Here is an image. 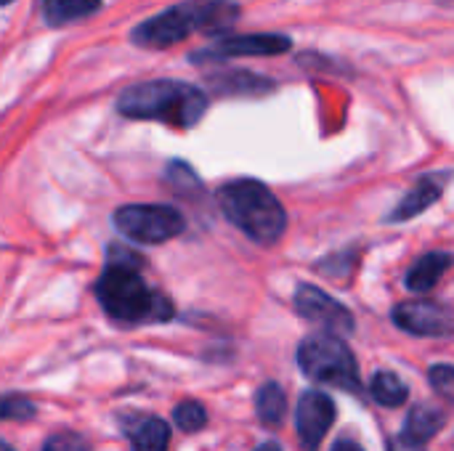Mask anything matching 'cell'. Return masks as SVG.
I'll list each match as a JSON object with an SVG mask.
<instances>
[{"label": "cell", "instance_id": "6da1fadb", "mask_svg": "<svg viewBox=\"0 0 454 451\" xmlns=\"http://www.w3.org/2000/svg\"><path fill=\"white\" fill-rule=\"evenodd\" d=\"M109 263L96 282V298L104 314L117 324H162L173 319L170 300L152 290L144 276V258L122 245H112L106 250Z\"/></svg>", "mask_w": 454, "mask_h": 451}, {"label": "cell", "instance_id": "7a4b0ae2", "mask_svg": "<svg viewBox=\"0 0 454 451\" xmlns=\"http://www.w3.org/2000/svg\"><path fill=\"white\" fill-rule=\"evenodd\" d=\"M239 19L234 0H186L141 21L133 29V43L141 48H170L192 32L221 35Z\"/></svg>", "mask_w": 454, "mask_h": 451}, {"label": "cell", "instance_id": "3957f363", "mask_svg": "<svg viewBox=\"0 0 454 451\" xmlns=\"http://www.w3.org/2000/svg\"><path fill=\"white\" fill-rule=\"evenodd\" d=\"M117 112L130 120H157L173 128H194L207 112V96L178 80H149L130 85L117 98Z\"/></svg>", "mask_w": 454, "mask_h": 451}, {"label": "cell", "instance_id": "277c9868", "mask_svg": "<svg viewBox=\"0 0 454 451\" xmlns=\"http://www.w3.org/2000/svg\"><path fill=\"white\" fill-rule=\"evenodd\" d=\"M218 205L231 226L258 245H277L287 229V213L269 186L253 178H237L218 189Z\"/></svg>", "mask_w": 454, "mask_h": 451}, {"label": "cell", "instance_id": "5b68a950", "mask_svg": "<svg viewBox=\"0 0 454 451\" xmlns=\"http://www.w3.org/2000/svg\"><path fill=\"white\" fill-rule=\"evenodd\" d=\"M301 372L319 383L340 391L359 388V364L354 351L335 335H311L298 346Z\"/></svg>", "mask_w": 454, "mask_h": 451}, {"label": "cell", "instance_id": "8992f818", "mask_svg": "<svg viewBox=\"0 0 454 451\" xmlns=\"http://www.w3.org/2000/svg\"><path fill=\"white\" fill-rule=\"evenodd\" d=\"M114 229L130 242L141 245H162L173 237L184 234L186 221L170 205H125L112 215Z\"/></svg>", "mask_w": 454, "mask_h": 451}, {"label": "cell", "instance_id": "52a82bcc", "mask_svg": "<svg viewBox=\"0 0 454 451\" xmlns=\"http://www.w3.org/2000/svg\"><path fill=\"white\" fill-rule=\"evenodd\" d=\"M293 48V40L287 35H229L215 40L213 45L192 53L194 64H205V61H223V58H237V56H279L285 51Z\"/></svg>", "mask_w": 454, "mask_h": 451}, {"label": "cell", "instance_id": "ba28073f", "mask_svg": "<svg viewBox=\"0 0 454 451\" xmlns=\"http://www.w3.org/2000/svg\"><path fill=\"white\" fill-rule=\"evenodd\" d=\"M391 319L399 330L418 335V338H450L454 330L452 308L436 300L399 303L391 311Z\"/></svg>", "mask_w": 454, "mask_h": 451}, {"label": "cell", "instance_id": "9c48e42d", "mask_svg": "<svg viewBox=\"0 0 454 451\" xmlns=\"http://www.w3.org/2000/svg\"><path fill=\"white\" fill-rule=\"evenodd\" d=\"M295 311L314 322V324H322L327 332H335V335H351L354 332V314L335 298H330L325 290L314 287V284H301L295 290Z\"/></svg>", "mask_w": 454, "mask_h": 451}, {"label": "cell", "instance_id": "30bf717a", "mask_svg": "<svg viewBox=\"0 0 454 451\" xmlns=\"http://www.w3.org/2000/svg\"><path fill=\"white\" fill-rule=\"evenodd\" d=\"M335 423V404L322 391H306L298 401L295 428L303 451H319L327 431Z\"/></svg>", "mask_w": 454, "mask_h": 451}, {"label": "cell", "instance_id": "8fae6325", "mask_svg": "<svg viewBox=\"0 0 454 451\" xmlns=\"http://www.w3.org/2000/svg\"><path fill=\"white\" fill-rule=\"evenodd\" d=\"M452 173L450 170H439V173H426L420 175V181L404 194V199L388 213V223H404L410 218H418L420 213H426L434 202L442 199L447 183H450Z\"/></svg>", "mask_w": 454, "mask_h": 451}, {"label": "cell", "instance_id": "7c38bea8", "mask_svg": "<svg viewBox=\"0 0 454 451\" xmlns=\"http://www.w3.org/2000/svg\"><path fill=\"white\" fill-rule=\"evenodd\" d=\"M447 425V412L431 404H418L410 409L407 420H404V431L402 439H407L410 444L423 447L426 441H431L434 436L442 433V428Z\"/></svg>", "mask_w": 454, "mask_h": 451}, {"label": "cell", "instance_id": "4fadbf2b", "mask_svg": "<svg viewBox=\"0 0 454 451\" xmlns=\"http://www.w3.org/2000/svg\"><path fill=\"white\" fill-rule=\"evenodd\" d=\"M125 433L133 451H168L170 447V428L160 417H136Z\"/></svg>", "mask_w": 454, "mask_h": 451}, {"label": "cell", "instance_id": "5bb4252c", "mask_svg": "<svg viewBox=\"0 0 454 451\" xmlns=\"http://www.w3.org/2000/svg\"><path fill=\"white\" fill-rule=\"evenodd\" d=\"M450 266H452L450 253H428L407 271L404 284L412 292H428L439 284V279L450 271Z\"/></svg>", "mask_w": 454, "mask_h": 451}, {"label": "cell", "instance_id": "9a60e30c", "mask_svg": "<svg viewBox=\"0 0 454 451\" xmlns=\"http://www.w3.org/2000/svg\"><path fill=\"white\" fill-rule=\"evenodd\" d=\"M255 412L266 428H279L287 415V396H285L282 385L263 383L255 393Z\"/></svg>", "mask_w": 454, "mask_h": 451}, {"label": "cell", "instance_id": "2e32d148", "mask_svg": "<svg viewBox=\"0 0 454 451\" xmlns=\"http://www.w3.org/2000/svg\"><path fill=\"white\" fill-rule=\"evenodd\" d=\"M101 8V0H43V13L51 27L80 21Z\"/></svg>", "mask_w": 454, "mask_h": 451}, {"label": "cell", "instance_id": "e0dca14e", "mask_svg": "<svg viewBox=\"0 0 454 451\" xmlns=\"http://www.w3.org/2000/svg\"><path fill=\"white\" fill-rule=\"evenodd\" d=\"M370 391H372V399L383 407H402L407 404L410 399V391L407 385L402 383V377H396L394 372H378L370 383Z\"/></svg>", "mask_w": 454, "mask_h": 451}, {"label": "cell", "instance_id": "ac0fdd59", "mask_svg": "<svg viewBox=\"0 0 454 451\" xmlns=\"http://www.w3.org/2000/svg\"><path fill=\"white\" fill-rule=\"evenodd\" d=\"M213 88L215 90H223V93H266V90H274V82L263 80V77H255L250 72H231V74H213L210 77Z\"/></svg>", "mask_w": 454, "mask_h": 451}, {"label": "cell", "instance_id": "d6986e66", "mask_svg": "<svg viewBox=\"0 0 454 451\" xmlns=\"http://www.w3.org/2000/svg\"><path fill=\"white\" fill-rule=\"evenodd\" d=\"M173 423L184 431V433H197L207 425V412L200 401H181L173 409Z\"/></svg>", "mask_w": 454, "mask_h": 451}, {"label": "cell", "instance_id": "ffe728a7", "mask_svg": "<svg viewBox=\"0 0 454 451\" xmlns=\"http://www.w3.org/2000/svg\"><path fill=\"white\" fill-rule=\"evenodd\" d=\"M37 415L35 404L24 396H0V420H32Z\"/></svg>", "mask_w": 454, "mask_h": 451}, {"label": "cell", "instance_id": "44dd1931", "mask_svg": "<svg viewBox=\"0 0 454 451\" xmlns=\"http://www.w3.org/2000/svg\"><path fill=\"white\" fill-rule=\"evenodd\" d=\"M428 377H431V385H434V391H436L442 399L452 401V396H454V367L452 364H434V367H431V372H428Z\"/></svg>", "mask_w": 454, "mask_h": 451}, {"label": "cell", "instance_id": "7402d4cb", "mask_svg": "<svg viewBox=\"0 0 454 451\" xmlns=\"http://www.w3.org/2000/svg\"><path fill=\"white\" fill-rule=\"evenodd\" d=\"M43 451H90L88 441L77 433H69V431H61V433H53L45 444Z\"/></svg>", "mask_w": 454, "mask_h": 451}, {"label": "cell", "instance_id": "603a6c76", "mask_svg": "<svg viewBox=\"0 0 454 451\" xmlns=\"http://www.w3.org/2000/svg\"><path fill=\"white\" fill-rule=\"evenodd\" d=\"M388 451H423V447L410 444V441H407V439H402V436H394V439L388 441Z\"/></svg>", "mask_w": 454, "mask_h": 451}, {"label": "cell", "instance_id": "cb8c5ba5", "mask_svg": "<svg viewBox=\"0 0 454 451\" xmlns=\"http://www.w3.org/2000/svg\"><path fill=\"white\" fill-rule=\"evenodd\" d=\"M333 451H364L359 444H354V441H338Z\"/></svg>", "mask_w": 454, "mask_h": 451}, {"label": "cell", "instance_id": "d4e9b609", "mask_svg": "<svg viewBox=\"0 0 454 451\" xmlns=\"http://www.w3.org/2000/svg\"><path fill=\"white\" fill-rule=\"evenodd\" d=\"M255 451H282V449H279V444H271V441H269V444H261Z\"/></svg>", "mask_w": 454, "mask_h": 451}, {"label": "cell", "instance_id": "484cf974", "mask_svg": "<svg viewBox=\"0 0 454 451\" xmlns=\"http://www.w3.org/2000/svg\"><path fill=\"white\" fill-rule=\"evenodd\" d=\"M0 451H16V449H13V447H8L5 441H0Z\"/></svg>", "mask_w": 454, "mask_h": 451}, {"label": "cell", "instance_id": "4316f807", "mask_svg": "<svg viewBox=\"0 0 454 451\" xmlns=\"http://www.w3.org/2000/svg\"><path fill=\"white\" fill-rule=\"evenodd\" d=\"M8 3H11V0H0V8H3V5H8Z\"/></svg>", "mask_w": 454, "mask_h": 451}, {"label": "cell", "instance_id": "83f0119b", "mask_svg": "<svg viewBox=\"0 0 454 451\" xmlns=\"http://www.w3.org/2000/svg\"><path fill=\"white\" fill-rule=\"evenodd\" d=\"M444 3H447V5H450V0H444Z\"/></svg>", "mask_w": 454, "mask_h": 451}]
</instances>
